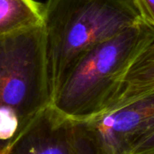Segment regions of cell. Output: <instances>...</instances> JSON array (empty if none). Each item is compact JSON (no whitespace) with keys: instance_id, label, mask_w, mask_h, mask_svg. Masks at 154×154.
Wrapping results in <instances>:
<instances>
[{"instance_id":"cell-1","label":"cell","mask_w":154,"mask_h":154,"mask_svg":"<svg viewBox=\"0 0 154 154\" xmlns=\"http://www.w3.org/2000/svg\"><path fill=\"white\" fill-rule=\"evenodd\" d=\"M154 41V27L142 20L95 45L70 68L57 87L51 108L62 119L80 123L106 111L125 73Z\"/></svg>"},{"instance_id":"cell-2","label":"cell","mask_w":154,"mask_h":154,"mask_svg":"<svg viewBox=\"0 0 154 154\" xmlns=\"http://www.w3.org/2000/svg\"><path fill=\"white\" fill-rule=\"evenodd\" d=\"M52 89L42 24L0 38V149L3 153L49 107Z\"/></svg>"},{"instance_id":"cell-3","label":"cell","mask_w":154,"mask_h":154,"mask_svg":"<svg viewBox=\"0 0 154 154\" xmlns=\"http://www.w3.org/2000/svg\"><path fill=\"white\" fill-rule=\"evenodd\" d=\"M142 20L134 0H47L43 26L52 97L83 54Z\"/></svg>"},{"instance_id":"cell-4","label":"cell","mask_w":154,"mask_h":154,"mask_svg":"<svg viewBox=\"0 0 154 154\" xmlns=\"http://www.w3.org/2000/svg\"><path fill=\"white\" fill-rule=\"evenodd\" d=\"M76 124L100 154H129L154 132V91Z\"/></svg>"},{"instance_id":"cell-5","label":"cell","mask_w":154,"mask_h":154,"mask_svg":"<svg viewBox=\"0 0 154 154\" xmlns=\"http://www.w3.org/2000/svg\"><path fill=\"white\" fill-rule=\"evenodd\" d=\"M70 122L49 107L4 154H70Z\"/></svg>"},{"instance_id":"cell-6","label":"cell","mask_w":154,"mask_h":154,"mask_svg":"<svg viewBox=\"0 0 154 154\" xmlns=\"http://www.w3.org/2000/svg\"><path fill=\"white\" fill-rule=\"evenodd\" d=\"M153 91L154 41L133 62L122 79L114 101L106 111L125 105Z\"/></svg>"},{"instance_id":"cell-7","label":"cell","mask_w":154,"mask_h":154,"mask_svg":"<svg viewBox=\"0 0 154 154\" xmlns=\"http://www.w3.org/2000/svg\"><path fill=\"white\" fill-rule=\"evenodd\" d=\"M43 23V4L36 0H0V38Z\"/></svg>"},{"instance_id":"cell-8","label":"cell","mask_w":154,"mask_h":154,"mask_svg":"<svg viewBox=\"0 0 154 154\" xmlns=\"http://www.w3.org/2000/svg\"><path fill=\"white\" fill-rule=\"evenodd\" d=\"M70 154H100L84 129L76 123H70Z\"/></svg>"},{"instance_id":"cell-9","label":"cell","mask_w":154,"mask_h":154,"mask_svg":"<svg viewBox=\"0 0 154 154\" xmlns=\"http://www.w3.org/2000/svg\"><path fill=\"white\" fill-rule=\"evenodd\" d=\"M142 18L154 27V0H134Z\"/></svg>"},{"instance_id":"cell-10","label":"cell","mask_w":154,"mask_h":154,"mask_svg":"<svg viewBox=\"0 0 154 154\" xmlns=\"http://www.w3.org/2000/svg\"><path fill=\"white\" fill-rule=\"evenodd\" d=\"M154 152V132L140 141L129 154H143Z\"/></svg>"},{"instance_id":"cell-11","label":"cell","mask_w":154,"mask_h":154,"mask_svg":"<svg viewBox=\"0 0 154 154\" xmlns=\"http://www.w3.org/2000/svg\"><path fill=\"white\" fill-rule=\"evenodd\" d=\"M143 154H154V152H148V153H143Z\"/></svg>"},{"instance_id":"cell-12","label":"cell","mask_w":154,"mask_h":154,"mask_svg":"<svg viewBox=\"0 0 154 154\" xmlns=\"http://www.w3.org/2000/svg\"><path fill=\"white\" fill-rule=\"evenodd\" d=\"M0 154H3V152H2V151H1V149H0Z\"/></svg>"}]
</instances>
